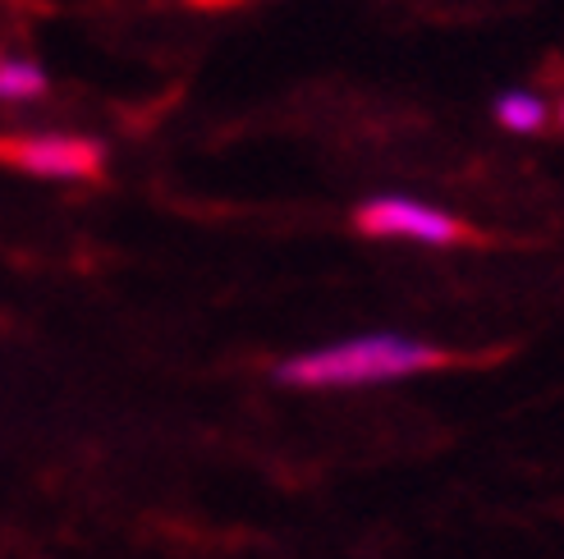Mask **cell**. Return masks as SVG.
Segmentation results:
<instances>
[{"instance_id":"1","label":"cell","mask_w":564,"mask_h":559,"mask_svg":"<svg viewBox=\"0 0 564 559\" xmlns=\"http://www.w3.org/2000/svg\"><path fill=\"white\" fill-rule=\"evenodd\" d=\"M445 353L432 344L404 340V335H362L330 349L299 353L275 368V381L303 385V390H335V385H377V381H400L413 372L441 368Z\"/></svg>"},{"instance_id":"2","label":"cell","mask_w":564,"mask_h":559,"mask_svg":"<svg viewBox=\"0 0 564 559\" xmlns=\"http://www.w3.org/2000/svg\"><path fill=\"white\" fill-rule=\"evenodd\" d=\"M0 161L19 165L28 175H51V179H93L101 171V147L88 138H0Z\"/></svg>"},{"instance_id":"3","label":"cell","mask_w":564,"mask_h":559,"mask_svg":"<svg viewBox=\"0 0 564 559\" xmlns=\"http://www.w3.org/2000/svg\"><path fill=\"white\" fill-rule=\"evenodd\" d=\"M358 230L362 234H381V239H417V243H464L468 230L455 216H445L436 207H422L409 198H377L358 211Z\"/></svg>"},{"instance_id":"4","label":"cell","mask_w":564,"mask_h":559,"mask_svg":"<svg viewBox=\"0 0 564 559\" xmlns=\"http://www.w3.org/2000/svg\"><path fill=\"white\" fill-rule=\"evenodd\" d=\"M496 120L505 129H514V133H538L546 124V106L538 97H528V92H505L496 101Z\"/></svg>"},{"instance_id":"5","label":"cell","mask_w":564,"mask_h":559,"mask_svg":"<svg viewBox=\"0 0 564 559\" xmlns=\"http://www.w3.org/2000/svg\"><path fill=\"white\" fill-rule=\"evenodd\" d=\"M46 88V74L28 61H0V97L6 101H28Z\"/></svg>"},{"instance_id":"6","label":"cell","mask_w":564,"mask_h":559,"mask_svg":"<svg viewBox=\"0 0 564 559\" xmlns=\"http://www.w3.org/2000/svg\"><path fill=\"white\" fill-rule=\"evenodd\" d=\"M197 6H230V0H197Z\"/></svg>"},{"instance_id":"7","label":"cell","mask_w":564,"mask_h":559,"mask_svg":"<svg viewBox=\"0 0 564 559\" xmlns=\"http://www.w3.org/2000/svg\"><path fill=\"white\" fill-rule=\"evenodd\" d=\"M560 120H564V110H560Z\"/></svg>"}]
</instances>
